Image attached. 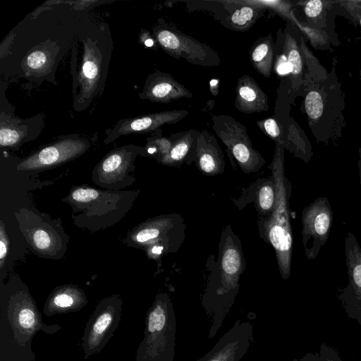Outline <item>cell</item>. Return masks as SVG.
Returning a JSON list of instances; mask_svg holds the SVG:
<instances>
[{
  "mask_svg": "<svg viewBox=\"0 0 361 361\" xmlns=\"http://www.w3.org/2000/svg\"><path fill=\"white\" fill-rule=\"evenodd\" d=\"M59 324L43 322L35 300L23 285H8L0 304V361H35L32 340L39 331L54 334Z\"/></svg>",
  "mask_w": 361,
  "mask_h": 361,
  "instance_id": "obj_1",
  "label": "cell"
},
{
  "mask_svg": "<svg viewBox=\"0 0 361 361\" xmlns=\"http://www.w3.org/2000/svg\"><path fill=\"white\" fill-rule=\"evenodd\" d=\"M245 265L240 239L227 225L221 234L217 260L212 255L206 264L209 275L202 305L211 322L209 339L219 331L235 300Z\"/></svg>",
  "mask_w": 361,
  "mask_h": 361,
  "instance_id": "obj_2",
  "label": "cell"
},
{
  "mask_svg": "<svg viewBox=\"0 0 361 361\" xmlns=\"http://www.w3.org/2000/svg\"><path fill=\"white\" fill-rule=\"evenodd\" d=\"M275 144L274 155L269 169L276 183V202L271 216L257 218V226L261 239L274 250L281 276L287 280L290 275L293 252L289 211L291 185L285 173L283 142L278 140Z\"/></svg>",
  "mask_w": 361,
  "mask_h": 361,
  "instance_id": "obj_3",
  "label": "cell"
},
{
  "mask_svg": "<svg viewBox=\"0 0 361 361\" xmlns=\"http://www.w3.org/2000/svg\"><path fill=\"white\" fill-rule=\"evenodd\" d=\"M301 110L317 143L337 142L346 127L345 94L335 65L327 78L309 85L302 94Z\"/></svg>",
  "mask_w": 361,
  "mask_h": 361,
  "instance_id": "obj_4",
  "label": "cell"
},
{
  "mask_svg": "<svg viewBox=\"0 0 361 361\" xmlns=\"http://www.w3.org/2000/svg\"><path fill=\"white\" fill-rule=\"evenodd\" d=\"M145 323L144 337L135 361H173L176 319L171 299L166 293L157 295Z\"/></svg>",
  "mask_w": 361,
  "mask_h": 361,
  "instance_id": "obj_5",
  "label": "cell"
},
{
  "mask_svg": "<svg viewBox=\"0 0 361 361\" xmlns=\"http://www.w3.org/2000/svg\"><path fill=\"white\" fill-rule=\"evenodd\" d=\"M211 119L212 129L226 146L233 168L235 169L233 160L247 174L257 172L264 166L266 161L253 147L244 125L226 114L212 115Z\"/></svg>",
  "mask_w": 361,
  "mask_h": 361,
  "instance_id": "obj_6",
  "label": "cell"
},
{
  "mask_svg": "<svg viewBox=\"0 0 361 361\" xmlns=\"http://www.w3.org/2000/svg\"><path fill=\"white\" fill-rule=\"evenodd\" d=\"M153 33L162 49L173 58L202 67H216L221 63L218 53L212 47L165 21L161 20Z\"/></svg>",
  "mask_w": 361,
  "mask_h": 361,
  "instance_id": "obj_7",
  "label": "cell"
},
{
  "mask_svg": "<svg viewBox=\"0 0 361 361\" xmlns=\"http://www.w3.org/2000/svg\"><path fill=\"white\" fill-rule=\"evenodd\" d=\"M185 223L178 213L164 214L143 224L133 240L142 246H148L154 256L177 252L185 240Z\"/></svg>",
  "mask_w": 361,
  "mask_h": 361,
  "instance_id": "obj_8",
  "label": "cell"
},
{
  "mask_svg": "<svg viewBox=\"0 0 361 361\" xmlns=\"http://www.w3.org/2000/svg\"><path fill=\"white\" fill-rule=\"evenodd\" d=\"M122 305L117 295L106 298L97 304L82 337L84 359L99 353L112 338L121 322Z\"/></svg>",
  "mask_w": 361,
  "mask_h": 361,
  "instance_id": "obj_9",
  "label": "cell"
},
{
  "mask_svg": "<svg viewBox=\"0 0 361 361\" xmlns=\"http://www.w3.org/2000/svg\"><path fill=\"white\" fill-rule=\"evenodd\" d=\"M302 242L307 259L317 257L326 243L333 221V212L328 198L314 200L302 212Z\"/></svg>",
  "mask_w": 361,
  "mask_h": 361,
  "instance_id": "obj_10",
  "label": "cell"
},
{
  "mask_svg": "<svg viewBox=\"0 0 361 361\" xmlns=\"http://www.w3.org/2000/svg\"><path fill=\"white\" fill-rule=\"evenodd\" d=\"M278 36L282 51L290 68L288 97L292 104L296 97L302 96L305 90L306 66L302 48L303 34L292 21L287 20L284 30Z\"/></svg>",
  "mask_w": 361,
  "mask_h": 361,
  "instance_id": "obj_11",
  "label": "cell"
},
{
  "mask_svg": "<svg viewBox=\"0 0 361 361\" xmlns=\"http://www.w3.org/2000/svg\"><path fill=\"white\" fill-rule=\"evenodd\" d=\"M253 341V326L237 320L203 357L196 361H240Z\"/></svg>",
  "mask_w": 361,
  "mask_h": 361,
  "instance_id": "obj_12",
  "label": "cell"
},
{
  "mask_svg": "<svg viewBox=\"0 0 361 361\" xmlns=\"http://www.w3.org/2000/svg\"><path fill=\"white\" fill-rule=\"evenodd\" d=\"M286 90L278 97L274 117L279 123L283 133L285 149L305 163L313 156L311 143L306 134L295 121L290 117V102Z\"/></svg>",
  "mask_w": 361,
  "mask_h": 361,
  "instance_id": "obj_13",
  "label": "cell"
},
{
  "mask_svg": "<svg viewBox=\"0 0 361 361\" xmlns=\"http://www.w3.org/2000/svg\"><path fill=\"white\" fill-rule=\"evenodd\" d=\"M87 148V143L83 140H63L32 155L18 165V169L37 170L54 166L80 156Z\"/></svg>",
  "mask_w": 361,
  "mask_h": 361,
  "instance_id": "obj_14",
  "label": "cell"
},
{
  "mask_svg": "<svg viewBox=\"0 0 361 361\" xmlns=\"http://www.w3.org/2000/svg\"><path fill=\"white\" fill-rule=\"evenodd\" d=\"M276 195V183L271 175L268 178H259L248 186L242 188L240 195L237 198H231V201L239 210L253 203L257 218H268L273 212Z\"/></svg>",
  "mask_w": 361,
  "mask_h": 361,
  "instance_id": "obj_15",
  "label": "cell"
},
{
  "mask_svg": "<svg viewBox=\"0 0 361 361\" xmlns=\"http://www.w3.org/2000/svg\"><path fill=\"white\" fill-rule=\"evenodd\" d=\"M189 114L187 110H171L152 113L121 121L113 129L109 140L132 133H144L158 130L164 125L176 124Z\"/></svg>",
  "mask_w": 361,
  "mask_h": 361,
  "instance_id": "obj_16",
  "label": "cell"
},
{
  "mask_svg": "<svg viewBox=\"0 0 361 361\" xmlns=\"http://www.w3.org/2000/svg\"><path fill=\"white\" fill-rule=\"evenodd\" d=\"M192 97V93L183 84L169 73L159 71L147 78L140 94L142 99L165 104Z\"/></svg>",
  "mask_w": 361,
  "mask_h": 361,
  "instance_id": "obj_17",
  "label": "cell"
},
{
  "mask_svg": "<svg viewBox=\"0 0 361 361\" xmlns=\"http://www.w3.org/2000/svg\"><path fill=\"white\" fill-rule=\"evenodd\" d=\"M195 162L205 176H214L224 172L226 164L223 151L215 136L207 130L198 132Z\"/></svg>",
  "mask_w": 361,
  "mask_h": 361,
  "instance_id": "obj_18",
  "label": "cell"
},
{
  "mask_svg": "<svg viewBox=\"0 0 361 361\" xmlns=\"http://www.w3.org/2000/svg\"><path fill=\"white\" fill-rule=\"evenodd\" d=\"M302 7L307 26L326 31L330 35L333 44L338 46L340 42L334 30V16L338 13L337 1L310 0L298 1Z\"/></svg>",
  "mask_w": 361,
  "mask_h": 361,
  "instance_id": "obj_19",
  "label": "cell"
},
{
  "mask_svg": "<svg viewBox=\"0 0 361 361\" xmlns=\"http://www.w3.org/2000/svg\"><path fill=\"white\" fill-rule=\"evenodd\" d=\"M235 90L234 106L239 111L254 114L269 110L268 96L249 75L238 78Z\"/></svg>",
  "mask_w": 361,
  "mask_h": 361,
  "instance_id": "obj_20",
  "label": "cell"
},
{
  "mask_svg": "<svg viewBox=\"0 0 361 361\" xmlns=\"http://www.w3.org/2000/svg\"><path fill=\"white\" fill-rule=\"evenodd\" d=\"M87 303L85 293L75 286H66L54 290L47 298L43 312L47 317L80 311Z\"/></svg>",
  "mask_w": 361,
  "mask_h": 361,
  "instance_id": "obj_21",
  "label": "cell"
},
{
  "mask_svg": "<svg viewBox=\"0 0 361 361\" xmlns=\"http://www.w3.org/2000/svg\"><path fill=\"white\" fill-rule=\"evenodd\" d=\"M198 130L189 129L177 133L168 154L159 161L168 166H179L183 163L188 165L195 161Z\"/></svg>",
  "mask_w": 361,
  "mask_h": 361,
  "instance_id": "obj_22",
  "label": "cell"
},
{
  "mask_svg": "<svg viewBox=\"0 0 361 361\" xmlns=\"http://www.w3.org/2000/svg\"><path fill=\"white\" fill-rule=\"evenodd\" d=\"M344 249L349 282L348 288L361 302V247L351 232H348L345 238Z\"/></svg>",
  "mask_w": 361,
  "mask_h": 361,
  "instance_id": "obj_23",
  "label": "cell"
},
{
  "mask_svg": "<svg viewBox=\"0 0 361 361\" xmlns=\"http://www.w3.org/2000/svg\"><path fill=\"white\" fill-rule=\"evenodd\" d=\"M250 60L256 71L270 78L275 61V44L272 35L257 39L250 49Z\"/></svg>",
  "mask_w": 361,
  "mask_h": 361,
  "instance_id": "obj_24",
  "label": "cell"
},
{
  "mask_svg": "<svg viewBox=\"0 0 361 361\" xmlns=\"http://www.w3.org/2000/svg\"><path fill=\"white\" fill-rule=\"evenodd\" d=\"M252 4H254L245 5L234 10L224 18L221 23L232 30H248L267 10V7L257 5L255 1Z\"/></svg>",
  "mask_w": 361,
  "mask_h": 361,
  "instance_id": "obj_25",
  "label": "cell"
},
{
  "mask_svg": "<svg viewBox=\"0 0 361 361\" xmlns=\"http://www.w3.org/2000/svg\"><path fill=\"white\" fill-rule=\"evenodd\" d=\"M131 153L124 148L109 154L101 163L98 169L105 179L112 180L123 174L131 159Z\"/></svg>",
  "mask_w": 361,
  "mask_h": 361,
  "instance_id": "obj_26",
  "label": "cell"
},
{
  "mask_svg": "<svg viewBox=\"0 0 361 361\" xmlns=\"http://www.w3.org/2000/svg\"><path fill=\"white\" fill-rule=\"evenodd\" d=\"M302 48L306 66L305 90L311 84L325 80L328 76L329 72L307 47L304 35L302 39Z\"/></svg>",
  "mask_w": 361,
  "mask_h": 361,
  "instance_id": "obj_27",
  "label": "cell"
},
{
  "mask_svg": "<svg viewBox=\"0 0 361 361\" xmlns=\"http://www.w3.org/2000/svg\"><path fill=\"white\" fill-rule=\"evenodd\" d=\"M302 32L304 36L307 38L312 46L316 49L322 51L331 50L333 44L331 38L329 33L323 30L312 28L295 18L293 12H291L290 20Z\"/></svg>",
  "mask_w": 361,
  "mask_h": 361,
  "instance_id": "obj_28",
  "label": "cell"
},
{
  "mask_svg": "<svg viewBox=\"0 0 361 361\" xmlns=\"http://www.w3.org/2000/svg\"><path fill=\"white\" fill-rule=\"evenodd\" d=\"M28 239L35 249L41 252L52 251L56 245L55 237L52 235L51 231H47L44 227H39L35 231L28 233Z\"/></svg>",
  "mask_w": 361,
  "mask_h": 361,
  "instance_id": "obj_29",
  "label": "cell"
},
{
  "mask_svg": "<svg viewBox=\"0 0 361 361\" xmlns=\"http://www.w3.org/2000/svg\"><path fill=\"white\" fill-rule=\"evenodd\" d=\"M256 124L267 136L274 142L280 140L283 141L282 130L274 117H269L257 121Z\"/></svg>",
  "mask_w": 361,
  "mask_h": 361,
  "instance_id": "obj_30",
  "label": "cell"
},
{
  "mask_svg": "<svg viewBox=\"0 0 361 361\" xmlns=\"http://www.w3.org/2000/svg\"><path fill=\"white\" fill-rule=\"evenodd\" d=\"M22 138L21 133L16 129L1 126L0 145L1 147L13 146L17 145Z\"/></svg>",
  "mask_w": 361,
  "mask_h": 361,
  "instance_id": "obj_31",
  "label": "cell"
},
{
  "mask_svg": "<svg viewBox=\"0 0 361 361\" xmlns=\"http://www.w3.org/2000/svg\"><path fill=\"white\" fill-rule=\"evenodd\" d=\"M99 72V65L96 59L86 56L82 66V73L87 82L91 84L95 82Z\"/></svg>",
  "mask_w": 361,
  "mask_h": 361,
  "instance_id": "obj_32",
  "label": "cell"
},
{
  "mask_svg": "<svg viewBox=\"0 0 361 361\" xmlns=\"http://www.w3.org/2000/svg\"><path fill=\"white\" fill-rule=\"evenodd\" d=\"M26 61L29 68L37 70L46 65L47 63V56L45 53L42 51H35L28 55Z\"/></svg>",
  "mask_w": 361,
  "mask_h": 361,
  "instance_id": "obj_33",
  "label": "cell"
},
{
  "mask_svg": "<svg viewBox=\"0 0 361 361\" xmlns=\"http://www.w3.org/2000/svg\"><path fill=\"white\" fill-rule=\"evenodd\" d=\"M280 42H281V41H280ZM280 48H281L280 54L279 55L275 54L276 57H275L274 66H275L276 71L277 72V73L279 75H289V74L290 73V66L286 60L285 55L283 54V53L282 51L281 45Z\"/></svg>",
  "mask_w": 361,
  "mask_h": 361,
  "instance_id": "obj_34",
  "label": "cell"
},
{
  "mask_svg": "<svg viewBox=\"0 0 361 361\" xmlns=\"http://www.w3.org/2000/svg\"><path fill=\"white\" fill-rule=\"evenodd\" d=\"M8 240L6 233L4 230L3 221L1 222L0 227V259H1V267L4 264V259L6 256L8 252Z\"/></svg>",
  "mask_w": 361,
  "mask_h": 361,
  "instance_id": "obj_35",
  "label": "cell"
},
{
  "mask_svg": "<svg viewBox=\"0 0 361 361\" xmlns=\"http://www.w3.org/2000/svg\"><path fill=\"white\" fill-rule=\"evenodd\" d=\"M210 91L213 95L216 96L219 92V80L212 79L209 82Z\"/></svg>",
  "mask_w": 361,
  "mask_h": 361,
  "instance_id": "obj_36",
  "label": "cell"
},
{
  "mask_svg": "<svg viewBox=\"0 0 361 361\" xmlns=\"http://www.w3.org/2000/svg\"><path fill=\"white\" fill-rule=\"evenodd\" d=\"M358 155L359 159L357 161V167H358V172H359V178H360V183L361 187V147L358 149Z\"/></svg>",
  "mask_w": 361,
  "mask_h": 361,
  "instance_id": "obj_37",
  "label": "cell"
},
{
  "mask_svg": "<svg viewBox=\"0 0 361 361\" xmlns=\"http://www.w3.org/2000/svg\"><path fill=\"white\" fill-rule=\"evenodd\" d=\"M145 44L147 47H152L154 44V41L152 38H147L145 40Z\"/></svg>",
  "mask_w": 361,
  "mask_h": 361,
  "instance_id": "obj_38",
  "label": "cell"
},
{
  "mask_svg": "<svg viewBox=\"0 0 361 361\" xmlns=\"http://www.w3.org/2000/svg\"><path fill=\"white\" fill-rule=\"evenodd\" d=\"M359 78H360V80L361 81V68L359 70Z\"/></svg>",
  "mask_w": 361,
  "mask_h": 361,
  "instance_id": "obj_39",
  "label": "cell"
},
{
  "mask_svg": "<svg viewBox=\"0 0 361 361\" xmlns=\"http://www.w3.org/2000/svg\"><path fill=\"white\" fill-rule=\"evenodd\" d=\"M328 361H331V360H328Z\"/></svg>",
  "mask_w": 361,
  "mask_h": 361,
  "instance_id": "obj_40",
  "label": "cell"
},
{
  "mask_svg": "<svg viewBox=\"0 0 361 361\" xmlns=\"http://www.w3.org/2000/svg\"><path fill=\"white\" fill-rule=\"evenodd\" d=\"M303 361H306V360H303Z\"/></svg>",
  "mask_w": 361,
  "mask_h": 361,
  "instance_id": "obj_41",
  "label": "cell"
}]
</instances>
